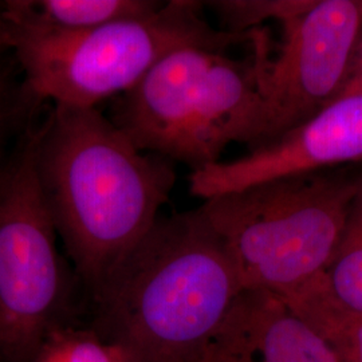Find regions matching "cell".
Wrapping results in <instances>:
<instances>
[{
  "label": "cell",
  "mask_w": 362,
  "mask_h": 362,
  "mask_svg": "<svg viewBox=\"0 0 362 362\" xmlns=\"http://www.w3.org/2000/svg\"><path fill=\"white\" fill-rule=\"evenodd\" d=\"M315 0H221L211 1L228 31L247 33L264 21L275 19L285 23L306 13Z\"/></svg>",
  "instance_id": "obj_15"
},
{
  "label": "cell",
  "mask_w": 362,
  "mask_h": 362,
  "mask_svg": "<svg viewBox=\"0 0 362 362\" xmlns=\"http://www.w3.org/2000/svg\"><path fill=\"white\" fill-rule=\"evenodd\" d=\"M358 94H362V37L357 46L356 54L353 57V62L350 66L348 77L345 79L344 88L339 93V95L337 97V100L350 97V95H358Z\"/></svg>",
  "instance_id": "obj_16"
},
{
  "label": "cell",
  "mask_w": 362,
  "mask_h": 362,
  "mask_svg": "<svg viewBox=\"0 0 362 362\" xmlns=\"http://www.w3.org/2000/svg\"><path fill=\"white\" fill-rule=\"evenodd\" d=\"M248 62L185 47L156 64L118 95L109 118L140 151L192 170L219 163L231 143L250 145L257 127L259 78L267 50L260 34Z\"/></svg>",
  "instance_id": "obj_3"
},
{
  "label": "cell",
  "mask_w": 362,
  "mask_h": 362,
  "mask_svg": "<svg viewBox=\"0 0 362 362\" xmlns=\"http://www.w3.org/2000/svg\"><path fill=\"white\" fill-rule=\"evenodd\" d=\"M196 362H338L329 342L284 298L242 290Z\"/></svg>",
  "instance_id": "obj_9"
},
{
  "label": "cell",
  "mask_w": 362,
  "mask_h": 362,
  "mask_svg": "<svg viewBox=\"0 0 362 362\" xmlns=\"http://www.w3.org/2000/svg\"><path fill=\"white\" fill-rule=\"evenodd\" d=\"M284 299L329 342L338 362H362V314L342 310L317 281L298 287Z\"/></svg>",
  "instance_id": "obj_11"
},
{
  "label": "cell",
  "mask_w": 362,
  "mask_h": 362,
  "mask_svg": "<svg viewBox=\"0 0 362 362\" xmlns=\"http://www.w3.org/2000/svg\"><path fill=\"white\" fill-rule=\"evenodd\" d=\"M362 161V94L339 98L275 141L192 170L189 192L208 200L266 181Z\"/></svg>",
  "instance_id": "obj_8"
},
{
  "label": "cell",
  "mask_w": 362,
  "mask_h": 362,
  "mask_svg": "<svg viewBox=\"0 0 362 362\" xmlns=\"http://www.w3.org/2000/svg\"><path fill=\"white\" fill-rule=\"evenodd\" d=\"M362 170L286 176L204 200L200 211L233 262L242 290L285 296L327 267Z\"/></svg>",
  "instance_id": "obj_4"
},
{
  "label": "cell",
  "mask_w": 362,
  "mask_h": 362,
  "mask_svg": "<svg viewBox=\"0 0 362 362\" xmlns=\"http://www.w3.org/2000/svg\"><path fill=\"white\" fill-rule=\"evenodd\" d=\"M242 291L200 208L156 220L91 291V330L133 362H196Z\"/></svg>",
  "instance_id": "obj_2"
},
{
  "label": "cell",
  "mask_w": 362,
  "mask_h": 362,
  "mask_svg": "<svg viewBox=\"0 0 362 362\" xmlns=\"http://www.w3.org/2000/svg\"><path fill=\"white\" fill-rule=\"evenodd\" d=\"M163 1L153 0H3L6 25L19 31L78 33L106 23L152 13Z\"/></svg>",
  "instance_id": "obj_10"
},
{
  "label": "cell",
  "mask_w": 362,
  "mask_h": 362,
  "mask_svg": "<svg viewBox=\"0 0 362 362\" xmlns=\"http://www.w3.org/2000/svg\"><path fill=\"white\" fill-rule=\"evenodd\" d=\"M7 49H11L10 42H8V27L6 25L1 11H0V52L7 50Z\"/></svg>",
  "instance_id": "obj_17"
},
{
  "label": "cell",
  "mask_w": 362,
  "mask_h": 362,
  "mask_svg": "<svg viewBox=\"0 0 362 362\" xmlns=\"http://www.w3.org/2000/svg\"><path fill=\"white\" fill-rule=\"evenodd\" d=\"M39 191L81 285L91 291L137 246L169 200L170 161L140 151L97 109L49 105Z\"/></svg>",
  "instance_id": "obj_1"
},
{
  "label": "cell",
  "mask_w": 362,
  "mask_h": 362,
  "mask_svg": "<svg viewBox=\"0 0 362 362\" xmlns=\"http://www.w3.org/2000/svg\"><path fill=\"white\" fill-rule=\"evenodd\" d=\"M42 119L0 170V362L34 361L47 338L65 327L79 281L61 255L39 191Z\"/></svg>",
  "instance_id": "obj_6"
},
{
  "label": "cell",
  "mask_w": 362,
  "mask_h": 362,
  "mask_svg": "<svg viewBox=\"0 0 362 362\" xmlns=\"http://www.w3.org/2000/svg\"><path fill=\"white\" fill-rule=\"evenodd\" d=\"M257 34L258 30H215L203 16L202 1L170 0L152 13L78 33L8 27V42L40 104L97 109L105 100L130 90L170 52L185 47L223 52L254 42Z\"/></svg>",
  "instance_id": "obj_5"
},
{
  "label": "cell",
  "mask_w": 362,
  "mask_h": 362,
  "mask_svg": "<svg viewBox=\"0 0 362 362\" xmlns=\"http://www.w3.org/2000/svg\"><path fill=\"white\" fill-rule=\"evenodd\" d=\"M320 281L342 310L362 314V173L342 238Z\"/></svg>",
  "instance_id": "obj_13"
},
{
  "label": "cell",
  "mask_w": 362,
  "mask_h": 362,
  "mask_svg": "<svg viewBox=\"0 0 362 362\" xmlns=\"http://www.w3.org/2000/svg\"><path fill=\"white\" fill-rule=\"evenodd\" d=\"M33 362H133L129 354L93 330L61 327L54 332Z\"/></svg>",
  "instance_id": "obj_14"
},
{
  "label": "cell",
  "mask_w": 362,
  "mask_h": 362,
  "mask_svg": "<svg viewBox=\"0 0 362 362\" xmlns=\"http://www.w3.org/2000/svg\"><path fill=\"white\" fill-rule=\"evenodd\" d=\"M49 105L39 103L27 86L11 49L0 52V170L38 125Z\"/></svg>",
  "instance_id": "obj_12"
},
{
  "label": "cell",
  "mask_w": 362,
  "mask_h": 362,
  "mask_svg": "<svg viewBox=\"0 0 362 362\" xmlns=\"http://www.w3.org/2000/svg\"><path fill=\"white\" fill-rule=\"evenodd\" d=\"M284 26L272 59L263 55L251 151L275 141L334 103L362 34V0H315Z\"/></svg>",
  "instance_id": "obj_7"
}]
</instances>
